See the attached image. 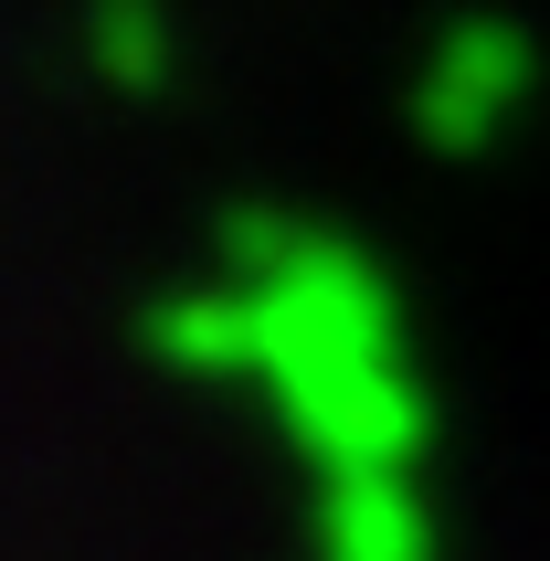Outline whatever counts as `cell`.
I'll return each instance as SVG.
<instances>
[{
	"mask_svg": "<svg viewBox=\"0 0 550 561\" xmlns=\"http://www.w3.org/2000/svg\"><path fill=\"white\" fill-rule=\"evenodd\" d=\"M222 244L244 265V381H265L286 435L339 477H402L413 435H424V392L402 371L392 297L350 244L307 233L275 213H233Z\"/></svg>",
	"mask_w": 550,
	"mask_h": 561,
	"instance_id": "6da1fadb",
	"label": "cell"
},
{
	"mask_svg": "<svg viewBox=\"0 0 550 561\" xmlns=\"http://www.w3.org/2000/svg\"><path fill=\"white\" fill-rule=\"evenodd\" d=\"M529 43L497 11H456V22L434 32V54H424V75H413V127H424L434 149H488L497 138V117L529 95Z\"/></svg>",
	"mask_w": 550,
	"mask_h": 561,
	"instance_id": "7a4b0ae2",
	"label": "cell"
},
{
	"mask_svg": "<svg viewBox=\"0 0 550 561\" xmlns=\"http://www.w3.org/2000/svg\"><path fill=\"white\" fill-rule=\"evenodd\" d=\"M329 561H424V508L402 477H339L329 488Z\"/></svg>",
	"mask_w": 550,
	"mask_h": 561,
	"instance_id": "3957f363",
	"label": "cell"
},
{
	"mask_svg": "<svg viewBox=\"0 0 550 561\" xmlns=\"http://www.w3.org/2000/svg\"><path fill=\"white\" fill-rule=\"evenodd\" d=\"M95 64H106L127 95L159 85V22H149V0H95Z\"/></svg>",
	"mask_w": 550,
	"mask_h": 561,
	"instance_id": "277c9868",
	"label": "cell"
}]
</instances>
